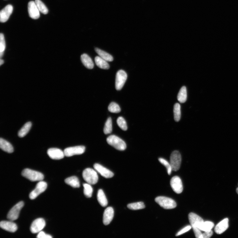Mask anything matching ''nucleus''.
Listing matches in <instances>:
<instances>
[{
	"label": "nucleus",
	"instance_id": "33",
	"mask_svg": "<svg viewBox=\"0 0 238 238\" xmlns=\"http://www.w3.org/2000/svg\"><path fill=\"white\" fill-rule=\"evenodd\" d=\"M84 187V193L87 198L91 197L93 192V189L90 184L85 183L83 184Z\"/></svg>",
	"mask_w": 238,
	"mask_h": 238
},
{
	"label": "nucleus",
	"instance_id": "37",
	"mask_svg": "<svg viewBox=\"0 0 238 238\" xmlns=\"http://www.w3.org/2000/svg\"><path fill=\"white\" fill-rule=\"evenodd\" d=\"M5 42L4 35L2 33L0 34V51L1 52H4L5 48Z\"/></svg>",
	"mask_w": 238,
	"mask_h": 238
},
{
	"label": "nucleus",
	"instance_id": "14",
	"mask_svg": "<svg viewBox=\"0 0 238 238\" xmlns=\"http://www.w3.org/2000/svg\"><path fill=\"white\" fill-rule=\"evenodd\" d=\"M13 7L12 5H8L2 9L0 12V21L5 23L9 19L13 11Z\"/></svg>",
	"mask_w": 238,
	"mask_h": 238
},
{
	"label": "nucleus",
	"instance_id": "8",
	"mask_svg": "<svg viewBox=\"0 0 238 238\" xmlns=\"http://www.w3.org/2000/svg\"><path fill=\"white\" fill-rule=\"evenodd\" d=\"M47 184L45 182L41 181L39 182L35 190L30 193L29 197L31 200H34L41 193L45 192L47 189Z\"/></svg>",
	"mask_w": 238,
	"mask_h": 238
},
{
	"label": "nucleus",
	"instance_id": "12",
	"mask_svg": "<svg viewBox=\"0 0 238 238\" xmlns=\"http://www.w3.org/2000/svg\"><path fill=\"white\" fill-rule=\"evenodd\" d=\"M94 168L97 172L105 178H111L114 176V174L112 171L99 164H95L94 165Z\"/></svg>",
	"mask_w": 238,
	"mask_h": 238
},
{
	"label": "nucleus",
	"instance_id": "22",
	"mask_svg": "<svg viewBox=\"0 0 238 238\" xmlns=\"http://www.w3.org/2000/svg\"><path fill=\"white\" fill-rule=\"evenodd\" d=\"M97 197L98 201L102 206L105 207L107 206L108 201L106 196L102 190L100 189L98 191Z\"/></svg>",
	"mask_w": 238,
	"mask_h": 238
},
{
	"label": "nucleus",
	"instance_id": "9",
	"mask_svg": "<svg viewBox=\"0 0 238 238\" xmlns=\"http://www.w3.org/2000/svg\"><path fill=\"white\" fill-rule=\"evenodd\" d=\"M85 149L84 146H77L66 148L64 152L65 156L70 157L75 155L82 154L85 152Z\"/></svg>",
	"mask_w": 238,
	"mask_h": 238
},
{
	"label": "nucleus",
	"instance_id": "5",
	"mask_svg": "<svg viewBox=\"0 0 238 238\" xmlns=\"http://www.w3.org/2000/svg\"><path fill=\"white\" fill-rule=\"evenodd\" d=\"M181 161V156L179 152L175 151L172 153L170 157V163L172 170L176 171L179 170Z\"/></svg>",
	"mask_w": 238,
	"mask_h": 238
},
{
	"label": "nucleus",
	"instance_id": "13",
	"mask_svg": "<svg viewBox=\"0 0 238 238\" xmlns=\"http://www.w3.org/2000/svg\"><path fill=\"white\" fill-rule=\"evenodd\" d=\"M28 11L29 16L32 18L37 19L40 18V12L35 2L31 1L29 3Z\"/></svg>",
	"mask_w": 238,
	"mask_h": 238
},
{
	"label": "nucleus",
	"instance_id": "4",
	"mask_svg": "<svg viewBox=\"0 0 238 238\" xmlns=\"http://www.w3.org/2000/svg\"><path fill=\"white\" fill-rule=\"evenodd\" d=\"M155 201L160 206L165 209H172L177 206L175 202L173 199L168 197H158L155 199Z\"/></svg>",
	"mask_w": 238,
	"mask_h": 238
},
{
	"label": "nucleus",
	"instance_id": "26",
	"mask_svg": "<svg viewBox=\"0 0 238 238\" xmlns=\"http://www.w3.org/2000/svg\"><path fill=\"white\" fill-rule=\"evenodd\" d=\"M32 125V124L31 122H28L25 124L18 132V136L21 138L25 136L30 131Z\"/></svg>",
	"mask_w": 238,
	"mask_h": 238
},
{
	"label": "nucleus",
	"instance_id": "11",
	"mask_svg": "<svg viewBox=\"0 0 238 238\" xmlns=\"http://www.w3.org/2000/svg\"><path fill=\"white\" fill-rule=\"evenodd\" d=\"M170 185L174 191L180 194L183 191V188L180 178L177 176L173 177L170 181Z\"/></svg>",
	"mask_w": 238,
	"mask_h": 238
},
{
	"label": "nucleus",
	"instance_id": "29",
	"mask_svg": "<svg viewBox=\"0 0 238 238\" xmlns=\"http://www.w3.org/2000/svg\"><path fill=\"white\" fill-rule=\"evenodd\" d=\"M173 111L174 120L176 122H178L181 117V106L180 104L177 103L175 104Z\"/></svg>",
	"mask_w": 238,
	"mask_h": 238
},
{
	"label": "nucleus",
	"instance_id": "3",
	"mask_svg": "<svg viewBox=\"0 0 238 238\" xmlns=\"http://www.w3.org/2000/svg\"><path fill=\"white\" fill-rule=\"evenodd\" d=\"M22 175L25 178L32 182L42 181L44 178L43 175L37 171L30 169H24Z\"/></svg>",
	"mask_w": 238,
	"mask_h": 238
},
{
	"label": "nucleus",
	"instance_id": "32",
	"mask_svg": "<svg viewBox=\"0 0 238 238\" xmlns=\"http://www.w3.org/2000/svg\"><path fill=\"white\" fill-rule=\"evenodd\" d=\"M112 131V122L111 118H109L105 124L104 129V133L108 134L111 133Z\"/></svg>",
	"mask_w": 238,
	"mask_h": 238
},
{
	"label": "nucleus",
	"instance_id": "27",
	"mask_svg": "<svg viewBox=\"0 0 238 238\" xmlns=\"http://www.w3.org/2000/svg\"><path fill=\"white\" fill-rule=\"evenodd\" d=\"M187 97L186 88L185 86L182 87L178 94V100L181 103H184L187 100Z\"/></svg>",
	"mask_w": 238,
	"mask_h": 238
},
{
	"label": "nucleus",
	"instance_id": "36",
	"mask_svg": "<svg viewBox=\"0 0 238 238\" xmlns=\"http://www.w3.org/2000/svg\"><path fill=\"white\" fill-rule=\"evenodd\" d=\"M117 123L120 128L124 131L127 129V126L126 121L122 117H119L117 119Z\"/></svg>",
	"mask_w": 238,
	"mask_h": 238
},
{
	"label": "nucleus",
	"instance_id": "18",
	"mask_svg": "<svg viewBox=\"0 0 238 238\" xmlns=\"http://www.w3.org/2000/svg\"><path fill=\"white\" fill-rule=\"evenodd\" d=\"M0 226L2 229L12 232H15L18 229L17 225L11 221H1L0 223Z\"/></svg>",
	"mask_w": 238,
	"mask_h": 238
},
{
	"label": "nucleus",
	"instance_id": "38",
	"mask_svg": "<svg viewBox=\"0 0 238 238\" xmlns=\"http://www.w3.org/2000/svg\"><path fill=\"white\" fill-rule=\"evenodd\" d=\"M192 228L191 225L187 226L185 227L184 228L180 230L176 234V236H178L185 233V232L189 231Z\"/></svg>",
	"mask_w": 238,
	"mask_h": 238
},
{
	"label": "nucleus",
	"instance_id": "23",
	"mask_svg": "<svg viewBox=\"0 0 238 238\" xmlns=\"http://www.w3.org/2000/svg\"><path fill=\"white\" fill-rule=\"evenodd\" d=\"M95 50L99 56L107 62H112L113 61V57L108 53L97 48H95Z\"/></svg>",
	"mask_w": 238,
	"mask_h": 238
},
{
	"label": "nucleus",
	"instance_id": "40",
	"mask_svg": "<svg viewBox=\"0 0 238 238\" xmlns=\"http://www.w3.org/2000/svg\"><path fill=\"white\" fill-rule=\"evenodd\" d=\"M37 237L38 238H52V237L50 235L46 234L43 231H41L38 234Z\"/></svg>",
	"mask_w": 238,
	"mask_h": 238
},
{
	"label": "nucleus",
	"instance_id": "41",
	"mask_svg": "<svg viewBox=\"0 0 238 238\" xmlns=\"http://www.w3.org/2000/svg\"><path fill=\"white\" fill-rule=\"evenodd\" d=\"M213 234V232L211 230L207 231H204L202 234L203 238H209L211 237Z\"/></svg>",
	"mask_w": 238,
	"mask_h": 238
},
{
	"label": "nucleus",
	"instance_id": "19",
	"mask_svg": "<svg viewBox=\"0 0 238 238\" xmlns=\"http://www.w3.org/2000/svg\"><path fill=\"white\" fill-rule=\"evenodd\" d=\"M229 227V219L226 218L221 221L215 228L216 233L221 234L223 233Z\"/></svg>",
	"mask_w": 238,
	"mask_h": 238
},
{
	"label": "nucleus",
	"instance_id": "28",
	"mask_svg": "<svg viewBox=\"0 0 238 238\" xmlns=\"http://www.w3.org/2000/svg\"><path fill=\"white\" fill-rule=\"evenodd\" d=\"M214 226V224L210 221L204 222L199 226V229L204 231L211 230Z\"/></svg>",
	"mask_w": 238,
	"mask_h": 238
},
{
	"label": "nucleus",
	"instance_id": "30",
	"mask_svg": "<svg viewBox=\"0 0 238 238\" xmlns=\"http://www.w3.org/2000/svg\"><path fill=\"white\" fill-rule=\"evenodd\" d=\"M127 207L132 210H138L145 208L144 204L142 202H139L129 204Z\"/></svg>",
	"mask_w": 238,
	"mask_h": 238
},
{
	"label": "nucleus",
	"instance_id": "17",
	"mask_svg": "<svg viewBox=\"0 0 238 238\" xmlns=\"http://www.w3.org/2000/svg\"><path fill=\"white\" fill-rule=\"evenodd\" d=\"M114 214V209L111 207H108L105 210L103 218V222L105 225H108L111 222Z\"/></svg>",
	"mask_w": 238,
	"mask_h": 238
},
{
	"label": "nucleus",
	"instance_id": "34",
	"mask_svg": "<svg viewBox=\"0 0 238 238\" xmlns=\"http://www.w3.org/2000/svg\"><path fill=\"white\" fill-rule=\"evenodd\" d=\"M108 109L109 111L112 113H118L121 111V109L119 105L113 102L110 104Z\"/></svg>",
	"mask_w": 238,
	"mask_h": 238
},
{
	"label": "nucleus",
	"instance_id": "6",
	"mask_svg": "<svg viewBox=\"0 0 238 238\" xmlns=\"http://www.w3.org/2000/svg\"><path fill=\"white\" fill-rule=\"evenodd\" d=\"M127 78V75L123 70L118 71L116 74L115 87L116 90L119 91L122 89Z\"/></svg>",
	"mask_w": 238,
	"mask_h": 238
},
{
	"label": "nucleus",
	"instance_id": "7",
	"mask_svg": "<svg viewBox=\"0 0 238 238\" xmlns=\"http://www.w3.org/2000/svg\"><path fill=\"white\" fill-rule=\"evenodd\" d=\"M24 203L21 201L15 205L8 212L7 215L8 219L11 221H13L17 219L22 208L24 206Z\"/></svg>",
	"mask_w": 238,
	"mask_h": 238
},
{
	"label": "nucleus",
	"instance_id": "20",
	"mask_svg": "<svg viewBox=\"0 0 238 238\" xmlns=\"http://www.w3.org/2000/svg\"><path fill=\"white\" fill-rule=\"evenodd\" d=\"M80 59L82 63L87 68L89 69L93 68L94 63L91 58L88 55L86 54H82Z\"/></svg>",
	"mask_w": 238,
	"mask_h": 238
},
{
	"label": "nucleus",
	"instance_id": "10",
	"mask_svg": "<svg viewBox=\"0 0 238 238\" xmlns=\"http://www.w3.org/2000/svg\"><path fill=\"white\" fill-rule=\"evenodd\" d=\"M46 225L45 221L43 218L37 219L32 223L30 227L31 231L33 234L38 233L45 228Z\"/></svg>",
	"mask_w": 238,
	"mask_h": 238
},
{
	"label": "nucleus",
	"instance_id": "35",
	"mask_svg": "<svg viewBox=\"0 0 238 238\" xmlns=\"http://www.w3.org/2000/svg\"><path fill=\"white\" fill-rule=\"evenodd\" d=\"M158 160L159 162L167 168L168 175H170L172 169L170 163H169L167 160L162 158H159Z\"/></svg>",
	"mask_w": 238,
	"mask_h": 238
},
{
	"label": "nucleus",
	"instance_id": "39",
	"mask_svg": "<svg viewBox=\"0 0 238 238\" xmlns=\"http://www.w3.org/2000/svg\"><path fill=\"white\" fill-rule=\"evenodd\" d=\"M194 232L195 236L197 238H203L201 230L198 228H192Z\"/></svg>",
	"mask_w": 238,
	"mask_h": 238
},
{
	"label": "nucleus",
	"instance_id": "31",
	"mask_svg": "<svg viewBox=\"0 0 238 238\" xmlns=\"http://www.w3.org/2000/svg\"><path fill=\"white\" fill-rule=\"evenodd\" d=\"M35 2L40 12L44 14H46L48 13V10L47 7L41 0H35Z\"/></svg>",
	"mask_w": 238,
	"mask_h": 238
},
{
	"label": "nucleus",
	"instance_id": "1",
	"mask_svg": "<svg viewBox=\"0 0 238 238\" xmlns=\"http://www.w3.org/2000/svg\"><path fill=\"white\" fill-rule=\"evenodd\" d=\"M83 177L87 183L91 185L96 184L98 180L97 171L90 168L85 169L82 173Z\"/></svg>",
	"mask_w": 238,
	"mask_h": 238
},
{
	"label": "nucleus",
	"instance_id": "25",
	"mask_svg": "<svg viewBox=\"0 0 238 238\" xmlns=\"http://www.w3.org/2000/svg\"><path fill=\"white\" fill-rule=\"evenodd\" d=\"M96 65L99 68L104 70H108L109 66L107 61L100 56H96L95 59Z\"/></svg>",
	"mask_w": 238,
	"mask_h": 238
},
{
	"label": "nucleus",
	"instance_id": "21",
	"mask_svg": "<svg viewBox=\"0 0 238 238\" xmlns=\"http://www.w3.org/2000/svg\"><path fill=\"white\" fill-rule=\"evenodd\" d=\"M0 147L3 151L9 153L14 151V148L12 144L2 138L0 139Z\"/></svg>",
	"mask_w": 238,
	"mask_h": 238
},
{
	"label": "nucleus",
	"instance_id": "16",
	"mask_svg": "<svg viewBox=\"0 0 238 238\" xmlns=\"http://www.w3.org/2000/svg\"><path fill=\"white\" fill-rule=\"evenodd\" d=\"M188 218L192 228H198L199 226L204 222L201 217L194 213H190Z\"/></svg>",
	"mask_w": 238,
	"mask_h": 238
},
{
	"label": "nucleus",
	"instance_id": "43",
	"mask_svg": "<svg viewBox=\"0 0 238 238\" xmlns=\"http://www.w3.org/2000/svg\"><path fill=\"white\" fill-rule=\"evenodd\" d=\"M236 192L238 194V187H237L236 189Z\"/></svg>",
	"mask_w": 238,
	"mask_h": 238
},
{
	"label": "nucleus",
	"instance_id": "15",
	"mask_svg": "<svg viewBox=\"0 0 238 238\" xmlns=\"http://www.w3.org/2000/svg\"><path fill=\"white\" fill-rule=\"evenodd\" d=\"M47 154L50 158L55 160L62 159L65 156L64 152L56 148L49 149L47 151Z\"/></svg>",
	"mask_w": 238,
	"mask_h": 238
},
{
	"label": "nucleus",
	"instance_id": "2",
	"mask_svg": "<svg viewBox=\"0 0 238 238\" xmlns=\"http://www.w3.org/2000/svg\"><path fill=\"white\" fill-rule=\"evenodd\" d=\"M108 143L119 151H124L126 148L125 143L120 138L114 135H110L107 139Z\"/></svg>",
	"mask_w": 238,
	"mask_h": 238
},
{
	"label": "nucleus",
	"instance_id": "42",
	"mask_svg": "<svg viewBox=\"0 0 238 238\" xmlns=\"http://www.w3.org/2000/svg\"><path fill=\"white\" fill-rule=\"evenodd\" d=\"M4 63V61L2 60L1 59V64H0V65H2V64H3Z\"/></svg>",
	"mask_w": 238,
	"mask_h": 238
},
{
	"label": "nucleus",
	"instance_id": "24",
	"mask_svg": "<svg viewBox=\"0 0 238 238\" xmlns=\"http://www.w3.org/2000/svg\"><path fill=\"white\" fill-rule=\"evenodd\" d=\"M65 182L66 184L74 188H78L80 186L78 178L75 176H71L66 179Z\"/></svg>",
	"mask_w": 238,
	"mask_h": 238
}]
</instances>
